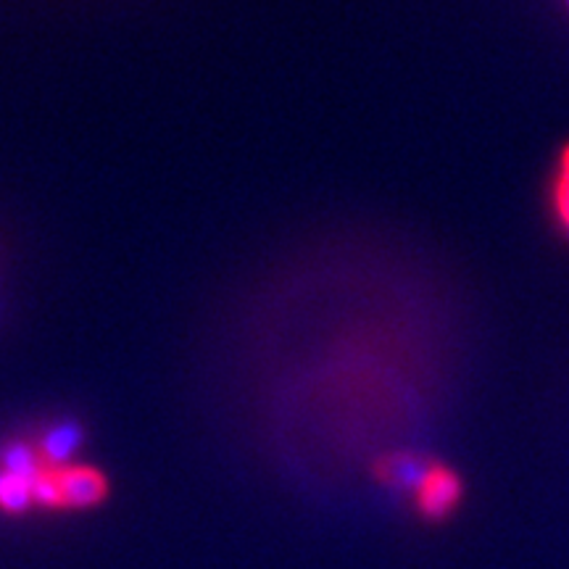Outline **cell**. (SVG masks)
Returning a JSON list of instances; mask_svg holds the SVG:
<instances>
[{"label": "cell", "mask_w": 569, "mask_h": 569, "mask_svg": "<svg viewBox=\"0 0 569 569\" xmlns=\"http://www.w3.org/2000/svg\"><path fill=\"white\" fill-rule=\"evenodd\" d=\"M80 443H82V427L77 422H59L42 432L34 448H38L40 459L46 461L48 467H67L71 453L77 451V446Z\"/></svg>", "instance_id": "3"}, {"label": "cell", "mask_w": 569, "mask_h": 569, "mask_svg": "<svg viewBox=\"0 0 569 569\" xmlns=\"http://www.w3.org/2000/svg\"><path fill=\"white\" fill-rule=\"evenodd\" d=\"M567 3H569V0H567Z\"/></svg>", "instance_id": "7"}, {"label": "cell", "mask_w": 569, "mask_h": 569, "mask_svg": "<svg viewBox=\"0 0 569 569\" xmlns=\"http://www.w3.org/2000/svg\"><path fill=\"white\" fill-rule=\"evenodd\" d=\"M549 206L553 222L569 238V142L557 156V167H553L549 184Z\"/></svg>", "instance_id": "4"}, {"label": "cell", "mask_w": 569, "mask_h": 569, "mask_svg": "<svg viewBox=\"0 0 569 569\" xmlns=\"http://www.w3.org/2000/svg\"><path fill=\"white\" fill-rule=\"evenodd\" d=\"M59 490L63 509H90L109 493V482L96 467L67 465L59 467Z\"/></svg>", "instance_id": "2"}, {"label": "cell", "mask_w": 569, "mask_h": 569, "mask_svg": "<svg viewBox=\"0 0 569 569\" xmlns=\"http://www.w3.org/2000/svg\"><path fill=\"white\" fill-rule=\"evenodd\" d=\"M30 507H34L32 480L24 475L9 472V469H0V509L9 511V515H21Z\"/></svg>", "instance_id": "6"}, {"label": "cell", "mask_w": 569, "mask_h": 569, "mask_svg": "<svg viewBox=\"0 0 569 569\" xmlns=\"http://www.w3.org/2000/svg\"><path fill=\"white\" fill-rule=\"evenodd\" d=\"M427 465L415 453H393V457H386L377 461V478L388 486H398V488H411L419 482V478L425 475Z\"/></svg>", "instance_id": "5"}, {"label": "cell", "mask_w": 569, "mask_h": 569, "mask_svg": "<svg viewBox=\"0 0 569 569\" xmlns=\"http://www.w3.org/2000/svg\"><path fill=\"white\" fill-rule=\"evenodd\" d=\"M415 503L425 517L443 519L459 507L461 501V480L451 467L427 465L425 475L415 486Z\"/></svg>", "instance_id": "1"}]
</instances>
